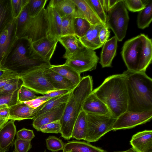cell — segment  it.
I'll return each instance as SVG.
<instances>
[{
	"label": "cell",
	"instance_id": "obj_55",
	"mask_svg": "<svg viewBox=\"0 0 152 152\" xmlns=\"http://www.w3.org/2000/svg\"><path fill=\"white\" fill-rule=\"evenodd\" d=\"M65 152H73L71 151H66Z\"/></svg>",
	"mask_w": 152,
	"mask_h": 152
},
{
	"label": "cell",
	"instance_id": "obj_15",
	"mask_svg": "<svg viewBox=\"0 0 152 152\" xmlns=\"http://www.w3.org/2000/svg\"><path fill=\"white\" fill-rule=\"evenodd\" d=\"M82 110L87 114L99 115L112 114L107 106L93 91L86 99Z\"/></svg>",
	"mask_w": 152,
	"mask_h": 152
},
{
	"label": "cell",
	"instance_id": "obj_49",
	"mask_svg": "<svg viewBox=\"0 0 152 152\" xmlns=\"http://www.w3.org/2000/svg\"><path fill=\"white\" fill-rule=\"evenodd\" d=\"M20 76L16 73L10 74L0 78V88L10 82L14 79L19 77Z\"/></svg>",
	"mask_w": 152,
	"mask_h": 152
},
{
	"label": "cell",
	"instance_id": "obj_9",
	"mask_svg": "<svg viewBox=\"0 0 152 152\" xmlns=\"http://www.w3.org/2000/svg\"><path fill=\"white\" fill-rule=\"evenodd\" d=\"M48 31L47 11L45 7L34 17H29L20 38L26 37L33 42L48 35Z\"/></svg>",
	"mask_w": 152,
	"mask_h": 152
},
{
	"label": "cell",
	"instance_id": "obj_52",
	"mask_svg": "<svg viewBox=\"0 0 152 152\" xmlns=\"http://www.w3.org/2000/svg\"><path fill=\"white\" fill-rule=\"evenodd\" d=\"M9 120H4L0 118V128L2 127L5 124L8 122Z\"/></svg>",
	"mask_w": 152,
	"mask_h": 152
},
{
	"label": "cell",
	"instance_id": "obj_19",
	"mask_svg": "<svg viewBox=\"0 0 152 152\" xmlns=\"http://www.w3.org/2000/svg\"><path fill=\"white\" fill-rule=\"evenodd\" d=\"M117 42V39L114 36L103 45L99 61L102 68L112 67V61L116 55Z\"/></svg>",
	"mask_w": 152,
	"mask_h": 152
},
{
	"label": "cell",
	"instance_id": "obj_42",
	"mask_svg": "<svg viewBox=\"0 0 152 152\" xmlns=\"http://www.w3.org/2000/svg\"><path fill=\"white\" fill-rule=\"evenodd\" d=\"M61 127L60 120H58L42 126L40 131L44 133L58 134L60 133Z\"/></svg>",
	"mask_w": 152,
	"mask_h": 152
},
{
	"label": "cell",
	"instance_id": "obj_40",
	"mask_svg": "<svg viewBox=\"0 0 152 152\" xmlns=\"http://www.w3.org/2000/svg\"><path fill=\"white\" fill-rule=\"evenodd\" d=\"M35 92L22 85L19 88L18 93V102L29 101L37 98Z\"/></svg>",
	"mask_w": 152,
	"mask_h": 152
},
{
	"label": "cell",
	"instance_id": "obj_47",
	"mask_svg": "<svg viewBox=\"0 0 152 152\" xmlns=\"http://www.w3.org/2000/svg\"><path fill=\"white\" fill-rule=\"evenodd\" d=\"M16 133V139L23 140L31 141L35 137L32 130L25 128L18 131Z\"/></svg>",
	"mask_w": 152,
	"mask_h": 152
},
{
	"label": "cell",
	"instance_id": "obj_4",
	"mask_svg": "<svg viewBox=\"0 0 152 152\" xmlns=\"http://www.w3.org/2000/svg\"><path fill=\"white\" fill-rule=\"evenodd\" d=\"M93 84L91 76H85L72 91L60 120L61 125L60 133L64 139L69 140L72 138L75 123L86 99L93 91Z\"/></svg>",
	"mask_w": 152,
	"mask_h": 152
},
{
	"label": "cell",
	"instance_id": "obj_35",
	"mask_svg": "<svg viewBox=\"0 0 152 152\" xmlns=\"http://www.w3.org/2000/svg\"><path fill=\"white\" fill-rule=\"evenodd\" d=\"M75 18L71 15L61 18V36L75 35L74 19Z\"/></svg>",
	"mask_w": 152,
	"mask_h": 152
},
{
	"label": "cell",
	"instance_id": "obj_3",
	"mask_svg": "<svg viewBox=\"0 0 152 152\" xmlns=\"http://www.w3.org/2000/svg\"><path fill=\"white\" fill-rule=\"evenodd\" d=\"M93 92L116 118L127 111L128 94L125 77L123 73L108 77Z\"/></svg>",
	"mask_w": 152,
	"mask_h": 152
},
{
	"label": "cell",
	"instance_id": "obj_43",
	"mask_svg": "<svg viewBox=\"0 0 152 152\" xmlns=\"http://www.w3.org/2000/svg\"><path fill=\"white\" fill-rule=\"evenodd\" d=\"M124 2L126 9L133 12H140L145 7L144 2L141 0H125Z\"/></svg>",
	"mask_w": 152,
	"mask_h": 152
},
{
	"label": "cell",
	"instance_id": "obj_34",
	"mask_svg": "<svg viewBox=\"0 0 152 152\" xmlns=\"http://www.w3.org/2000/svg\"><path fill=\"white\" fill-rule=\"evenodd\" d=\"M91 25L86 19L77 17L74 19L75 35L78 38L84 36L89 30Z\"/></svg>",
	"mask_w": 152,
	"mask_h": 152
},
{
	"label": "cell",
	"instance_id": "obj_23",
	"mask_svg": "<svg viewBox=\"0 0 152 152\" xmlns=\"http://www.w3.org/2000/svg\"><path fill=\"white\" fill-rule=\"evenodd\" d=\"M44 74L55 90L72 91L76 86L68 80L52 70L50 68L47 69Z\"/></svg>",
	"mask_w": 152,
	"mask_h": 152
},
{
	"label": "cell",
	"instance_id": "obj_1",
	"mask_svg": "<svg viewBox=\"0 0 152 152\" xmlns=\"http://www.w3.org/2000/svg\"><path fill=\"white\" fill-rule=\"evenodd\" d=\"M26 37L17 38L0 67L10 69L19 76L42 66H51L50 61L40 56Z\"/></svg>",
	"mask_w": 152,
	"mask_h": 152
},
{
	"label": "cell",
	"instance_id": "obj_7",
	"mask_svg": "<svg viewBox=\"0 0 152 152\" xmlns=\"http://www.w3.org/2000/svg\"><path fill=\"white\" fill-rule=\"evenodd\" d=\"M51 67L40 66L20 75L23 85L36 93L43 95L55 90L44 74V71Z\"/></svg>",
	"mask_w": 152,
	"mask_h": 152
},
{
	"label": "cell",
	"instance_id": "obj_14",
	"mask_svg": "<svg viewBox=\"0 0 152 152\" xmlns=\"http://www.w3.org/2000/svg\"><path fill=\"white\" fill-rule=\"evenodd\" d=\"M130 142L137 152H152V130L137 132L132 136Z\"/></svg>",
	"mask_w": 152,
	"mask_h": 152
},
{
	"label": "cell",
	"instance_id": "obj_48",
	"mask_svg": "<svg viewBox=\"0 0 152 152\" xmlns=\"http://www.w3.org/2000/svg\"><path fill=\"white\" fill-rule=\"evenodd\" d=\"M110 31L109 28L105 25L100 30L99 34V37L100 42L104 44L108 40L110 36Z\"/></svg>",
	"mask_w": 152,
	"mask_h": 152
},
{
	"label": "cell",
	"instance_id": "obj_31",
	"mask_svg": "<svg viewBox=\"0 0 152 152\" xmlns=\"http://www.w3.org/2000/svg\"><path fill=\"white\" fill-rule=\"evenodd\" d=\"M145 4L144 9L139 12L137 20L138 28L144 29L148 27L152 20V1H144Z\"/></svg>",
	"mask_w": 152,
	"mask_h": 152
},
{
	"label": "cell",
	"instance_id": "obj_10",
	"mask_svg": "<svg viewBox=\"0 0 152 152\" xmlns=\"http://www.w3.org/2000/svg\"><path fill=\"white\" fill-rule=\"evenodd\" d=\"M144 34H141L126 41L122 48L121 55L127 69L137 72Z\"/></svg>",
	"mask_w": 152,
	"mask_h": 152
},
{
	"label": "cell",
	"instance_id": "obj_25",
	"mask_svg": "<svg viewBox=\"0 0 152 152\" xmlns=\"http://www.w3.org/2000/svg\"><path fill=\"white\" fill-rule=\"evenodd\" d=\"M71 92L72 91L66 94L52 98L35 108L33 120L45 113L66 103L69 98Z\"/></svg>",
	"mask_w": 152,
	"mask_h": 152
},
{
	"label": "cell",
	"instance_id": "obj_36",
	"mask_svg": "<svg viewBox=\"0 0 152 152\" xmlns=\"http://www.w3.org/2000/svg\"><path fill=\"white\" fill-rule=\"evenodd\" d=\"M48 0H28L27 8L29 16L31 17L36 16L45 8Z\"/></svg>",
	"mask_w": 152,
	"mask_h": 152
},
{
	"label": "cell",
	"instance_id": "obj_32",
	"mask_svg": "<svg viewBox=\"0 0 152 152\" xmlns=\"http://www.w3.org/2000/svg\"><path fill=\"white\" fill-rule=\"evenodd\" d=\"M72 0L82 12L84 18L91 25L100 23H103L86 0Z\"/></svg>",
	"mask_w": 152,
	"mask_h": 152
},
{
	"label": "cell",
	"instance_id": "obj_33",
	"mask_svg": "<svg viewBox=\"0 0 152 152\" xmlns=\"http://www.w3.org/2000/svg\"><path fill=\"white\" fill-rule=\"evenodd\" d=\"M71 91L67 90H55L43 96H39L37 98L34 99L24 102L30 107L35 108L52 98L66 94Z\"/></svg>",
	"mask_w": 152,
	"mask_h": 152
},
{
	"label": "cell",
	"instance_id": "obj_20",
	"mask_svg": "<svg viewBox=\"0 0 152 152\" xmlns=\"http://www.w3.org/2000/svg\"><path fill=\"white\" fill-rule=\"evenodd\" d=\"M152 60V39L144 34L137 72H145L151 63Z\"/></svg>",
	"mask_w": 152,
	"mask_h": 152
},
{
	"label": "cell",
	"instance_id": "obj_8",
	"mask_svg": "<svg viewBox=\"0 0 152 152\" xmlns=\"http://www.w3.org/2000/svg\"><path fill=\"white\" fill-rule=\"evenodd\" d=\"M99 59L94 50L84 47L66 59L64 64L80 74L95 69Z\"/></svg>",
	"mask_w": 152,
	"mask_h": 152
},
{
	"label": "cell",
	"instance_id": "obj_27",
	"mask_svg": "<svg viewBox=\"0 0 152 152\" xmlns=\"http://www.w3.org/2000/svg\"><path fill=\"white\" fill-rule=\"evenodd\" d=\"M63 152H105L103 149L93 146L89 142L78 140L69 141L64 144Z\"/></svg>",
	"mask_w": 152,
	"mask_h": 152
},
{
	"label": "cell",
	"instance_id": "obj_26",
	"mask_svg": "<svg viewBox=\"0 0 152 152\" xmlns=\"http://www.w3.org/2000/svg\"><path fill=\"white\" fill-rule=\"evenodd\" d=\"M58 41L66 50L63 57L66 59L84 47L79 38L75 35L61 36L58 39Z\"/></svg>",
	"mask_w": 152,
	"mask_h": 152
},
{
	"label": "cell",
	"instance_id": "obj_30",
	"mask_svg": "<svg viewBox=\"0 0 152 152\" xmlns=\"http://www.w3.org/2000/svg\"><path fill=\"white\" fill-rule=\"evenodd\" d=\"M87 115L83 110L80 111L75 123L72 138L85 140L87 130Z\"/></svg>",
	"mask_w": 152,
	"mask_h": 152
},
{
	"label": "cell",
	"instance_id": "obj_16",
	"mask_svg": "<svg viewBox=\"0 0 152 152\" xmlns=\"http://www.w3.org/2000/svg\"><path fill=\"white\" fill-rule=\"evenodd\" d=\"M105 25L100 23L91 25L85 35L79 38L83 45L86 48L94 50L102 47L104 44L100 42L99 34L100 30Z\"/></svg>",
	"mask_w": 152,
	"mask_h": 152
},
{
	"label": "cell",
	"instance_id": "obj_12",
	"mask_svg": "<svg viewBox=\"0 0 152 152\" xmlns=\"http://www.w3.org/2000/svg\"><path fill=\"white\" fill-rule=\"evenodd\" d=\"M58 39L50 35L32 42L33 48L41 57L50 61L55 50Z\"/></svg>",
	"mask_w": 152,
	"mask_h": 152
},
{
	"label": "cell",
	"instance_id": "obj_38",
	"mask_svg": "<svg viewBox=\"0 0 152 152\" xmlns=\"http://www.w3.org/2000/svg\"><path fill=\"white\" fill-rule=\"evenodd\" d=\"M23 84V82L20 77L14 79L0 88V97L14 92Z\"/></svg>",
	"mask_w": 152,
	"mask_h": 152
},
{
	"label": "cell",
	"instance_id": "obj_56",
	"mask_svg": "<svg viewBox=\"0 0 152 152\" xmlns=\"http://www.w3.org/2000/svg\"><path fill=\"white\" fill-rule=\"evenodd\" d=\"M44 152H48L46 151V150H45L44 151Z\"/></svg>",
	"mask_w": 152,
	"mask_h": 152
},
{
	"label": "cell",
	"instance_id": "obj_44",
	"mask_svg": "<svg viewBox=\"0 0 152 152\" xmlns=\"http://www.w3.org/2000/svg\"><path fill=\"white\" fill-rule=\"evenodd\" d=\"M28 0H11L12 8L14 19L20 15Z\"/></svg>",
	"mask_w": 152,
	"mask_h": 152
},
{
	"label": "cell",
	"instance_id": "obj_41",
	"mask_svg": "<svg viewBox=\"0 0 152 152\" xmlns=\"http://www.w3.org/2000/svg\"><path fill=\"white\" fill-rule=\"evenodd\" d=\"M47 148L52 152L63 150L64 143L60 138L54 136H49L45 140Z\"/></svg>",
	"mask_w": 152,
	"mask_h": 152
},
{
	"label": "cell",
	"instance_id": "obj_46",
	"mask_svg": "<svg viewBox=\"0 0 152 152\" xmlns=\"http://www.w3.org/2000/svg\"><path fill=\"white\" fill-rule=\"evenodd\" d=\"M16 152H28L32 148L31 141L16 139L14 143Z\"/></svg>",
	"mask_w": 152,
	"mask_h": 152
},
{
	"label": "cell",
	"instance_id": "obj_37",
	"mask_svg": "<svg viewBox=\"0 0 152 152\" xmlns=\"http://www.w3.org/2000/svg\"><path fill=\"white\" fill-rule=\"evenodd\" d=\"M27 4L19 16L15 19L16 26V34L18 38H20L24 26L29 17L28 12Z\"/></svg>",
	"mask_w": 152,
	"mask_h": 152
},
{
	"label": "cell",
	"instance_id": "obj_28",
	"mask_svg": "<svg viewBox=\"0 0 152 152\" xmlns=\"http://www.w3.org/2000/svg\"><path fill=\"white\" fill-rule=\"evenodd\" d=\"M14 19L11 0H0V34Z\"/></svg>",
	"mask_w": 152,
	"mask_h": 152
},
{
	"label": "cell",
	"instance_id": "obj_24",
	"mask_svg": "<svg viewBox=\"0 0 152 152\" xmlns=\"http://www.w3.org/2000/svg\"><path fill=\"white\" fill-rule=\"evenodd\" d=\"M9 120L20 121L26 119H32L35 108L30 107L24 102H18L9 107Z\"/></svg>",
	"mask_w": 152,
	"mask_h": 152
},
{
	"label": "cell",
	"instance_id": "obj_50",
	"mask_svg": "<svg viewBox=\"0 0 152 152\" xmlns=\"http://www.w3.org/2000/svg\"><path fill=\"white\" fill-rule=\"evenodd\" d=\"M10 109L7 104L0 105V118L4 120H9Z\"/></svg>",
	"mask_w": 152,
	"mask_h": 152
},
{
	"label": "cell",
	"instance_id": "obj_18",
	"mask_svg": "<svg viewBox=\"0 0 152 152\" xmlns=\"http://www.w3.org/2000/svg\"><path fill=\"white\" fill-rule=\"evenodd\" d=\"M53 7L61 18L69 15L84 18L82 12L72 0H51ZM85 19V18H84Z\"/></svg>",
	"mask_w": 152,
	"mask_h": 152
},
{
	"label": "cell",
	"instance_id": "obj_51",
	"mask_svg": "<svg viewBox=\"0 0 152 152\" xmlns=\"http://www.w3.org/2000/svg\"><path fill=\"white\" fill-rule=\"evenodd\" d=\"M13 73H16L10 69L0 67V78Z\"/></svg>",
	"mask_w": 152,
	"mask_h": 152
},
{
	"label": "cell",
	"instance_id": "obj_6",
	"mask_svg": "<svg viewBox=\"0 0 152 152\" xmlns=\"http://www.w3.org/2000/svg\"><path fill=\"white\" fill-rule=\"evenodd\" d=\"M117 118L112 114L87 115V130L85 140L88 142L98 141L106 134L113 130Z\"/></svg>",
	"mask_w": 152,
	"mask_h": 152
},
{
	"label": "cell",
	"instance_id": "obj_13",
	"mask_svg": "<svg viewBox=\"0 0 152 152\" xmlns=\"http://www.w3.org/2000/svg\"><path fill=\"white\" fill-rule=\"evenodd\" d=\"M15 19L0 34V66L17 37Z\"/></svg>",
	"mask_w": 152,
	"mask_h": 152
},
{
	"label": "cell",
	"instance_id": "obj_2",
	"mask_svg": "<svg viewBox=\"0 0 152 152\" xmlns=\"http://www.w3.org/2000/svg\"><path fill=\"white\" fill-rule=\"evenodd\" d=\"M125 75L128 104L127 111L141 112L152 110V79L145 72L127 70Z\"/></svg>",
	"mask_w": 152,
	"mask_h": 152
},
{
	"label": "cell",
	"instance_id": "obj_22",
	"mask_svg": "<svg viewBox=\"0 0 152 152\" xmlns=\"http://www.w3.org/2000/svg\"><path fill=\"white\" fill-rule=\"evenodd\" d=\"M15 121H8L0 129V146L5 152L7 151L11 146L17 133Z\"/></svg>",
	"mask_w": 152,
	"mask_h": 152
},
{
	"label": "cell",
	"instance_id": "obj_57",
	"mask_svg": "<svg viewBox=\"0 0 152 152\" xmlns=\"http://www.w3.org/2000/svg\"><path fill=\"white\" fill-rule=\"evenodd\" d=\"M13 152H15V151H13Z\"/></svg>",
	"mask_w": 152,
	"mask_h": 152
},
{
	"label": "cell",
	"instance_id": "obj_53",
	"mask_svg": "<svg viewBox=\"0 0 152 152\" xmlns=\"http://www.w3.org/2000/svg\"><path fill=\"white\" fill-rule=\"evenodd\" d=\"M113 152H137L135 150L132 148L124 151H117Z\"/></svg>",
	"mask_w": 152,
	"mask_h": 152
},
{
	"label": "cell",
	"instance_id": "obj_39",
	"mask_svg": "<svg viewBox=\"0 0 152 152\" xmlns=\"http://www.w3.org/2000/svg\"><path fill=\"white\" fill-rule=\"evenodd\" d=\"M102 23L106 24L107 14L99 0H86Z\"/></svg>",
	"mask_w": 152,
	"mask_h": 152
},
{
	"label": "cell",
	"instance_id": "obj_11",
	"mask_svg": "<svg viewBox=\"0 0 152 152\" xmlns=\"http://www.w3.org/2000/svg\"><path fill=\"white\" fill-rule=\"evenodd\" d=\"M152 118V110L141 112L127 111L117 118L113 130L131 129L150 121Z\"/></svg>",
	"mask_w": 152,
	"mask_h": 152
},
{
	"label": "cell",
	"instance_id": "obj_5",
	"mask_svg": "<svg viewBox=\"0 0 152 152\" xmlns=\"http://www.w3.org/2000/svg\"><path fill=\"white\" fill-rule=\"evenodd\" d=\"M129 20L124 0H120L107 13L106 25L112 30L118 41H122L125 37Z\"/></svg>",
	"mask_w": 152,
	"mask_h": 152
},
{
	"label": "cell",
	"instance_id": "obj_29",
	"mask_svg": "<svg viewBox=\"0 0 152 152\" xmlns=\"http://www.w3.org/2000/svg\"><path fill=\"white\" fill-rule=\"evenodd\" d=\"M50 69L70 81L75 86L80 83L82 78L80 74L64 64L60 65H52Z\"/></svg>",
	"mask_w": 152,
	"mask_h": 152
},
{
	"label": "cell",
	"instance_id": "obj_54",
	"mask_svg": "<svg viewBox=\"0 0 152 152\" xmlns=\"http://www.w3.org/2000/svg\"><path fill=\"white\" fill-rule=\"evenodd\" d=\"M1 127L0 128V129H1V127ZM0 152H5L4 151H3L2 149L1 148L0 146Z\"/></svg>",
	"mask_w": 152,
	"mask_h": 152
},
{
	"label": "cell",
	"instance_id": "obj_21",
	"mask_svg": "<svg viewBox=\"0 0 152 152\" xmlns=\"http://www.w3.org/2000/svg\"><path fill=\"white\" fill-rule=\"evenodd\" d=\"M48 19V35L59 39L61 36V18L54 8L50 0L46 8Z\"/></svg>",
	"mask_w": 152,
	"mask_h": 152
},
{
	"label": "cell",
	"instance_id": "obj_17",
	"mask_svg": "<svg viewBox=\"0 0 152 152\" xmlns=\"http://www.w3.org/2000/svg\"><path fill=\"white\" fill-rule=\"evenodd\" d=\"M66 103L52 110L46 112L34 119L33 127L40 131L41 127L50 123L60 120L62 116Z\"/></svg>",
	"mask_w": 152,
	"mask_h": 152
},
{
	"label": "cell",
	"instance_id": "obj_45",
	"mask_svg": "<svg viewBox=\"0 0 152 152\" xmlns=\"http://www.w3.org/2000/svg\"><path fill=\"white\" fill-rule=\"evenodd\" d=\"M19 89L12 93L0 96V105L7 104L10 107L17 104L18 102V93Z\"/></svg>",
	"mask_w": 152,
	"mask_h": 152
}]
</instances>
